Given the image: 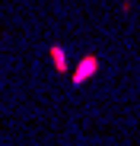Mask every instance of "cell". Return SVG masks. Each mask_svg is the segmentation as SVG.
Instances as JSON below:
<instances>
[{
	"mask_svg": "<svg viewBox=\"0 0 140 146\" xmlns=\"http://www.w3.org/2000/svg\"><path fill=\"white\" fill-rule=\"evenodd\" d=\"M99 73V57L96 54H86V57H80L77 60V70H73V86H83V83H89L92 76Z\"/></svg>",
	"mask_w": 140,
	"mask_h": 146,
	"instance_id": "cell-1",
	"label": "cell"
},
{
	"mask_svg": "<svg viewBox=\"0 0 140 146\" xmlns=\"http://www.w3.org/2000/svg\"><path fill=\"white\" fill-rule=\"evenodd\" d=\"M48 57H51V64H54L57 73H67V70H70L67 54H64V48H61V44H51V48H48Z\"/></svg>",
	"mask_w": 140,
	"mask_h": 146,
	"instance_id": "cell-2",
	"label": "cell"
}]
</instances>
